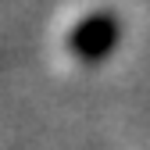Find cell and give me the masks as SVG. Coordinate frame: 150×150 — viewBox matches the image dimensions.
Segmentation results:
<instances>
[{"mask_svg":"<svg viewBox=\"0 0 150 150\" xmlns=\"http://www.w3.org/2000/svg\"><path fill=\"white\" fill-rule=\"evenodd\" d=\"M122 43V22L115 11H89L68 32V54L79 64H104Z\"/></svg>","mask_w":150,"mask_h":150,"instance_id":"6da1fadb","label":"cell"}]
</instances>
